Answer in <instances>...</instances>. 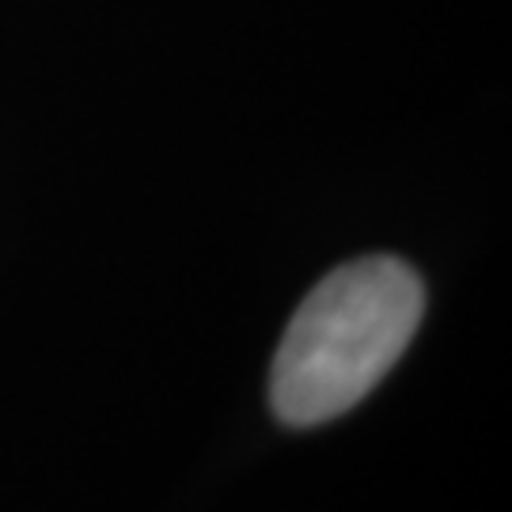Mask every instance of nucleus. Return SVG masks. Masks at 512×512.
<instances>
[{
	"label": "nucleus",
	"instance_id": "obj_1",
	"mask_svg": "<svg viewBox=\"0 0 512 512\" xmlns=\"http://www.w3.org/2000/svg\"><path fill=\"white\" fill-rule=\"evenodd\" d=\"M425 311L418 274L368 255L327 274L296 308L270 372L274 414L293 429L342 418L384 380Z\"/></svg>",
	"mask_w": 512,
	"mask_h": 512
}]
</instances>
